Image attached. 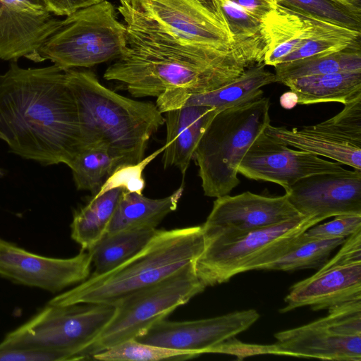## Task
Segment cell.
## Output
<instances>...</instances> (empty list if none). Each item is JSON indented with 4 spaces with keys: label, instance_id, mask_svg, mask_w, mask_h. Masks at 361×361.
I'll return each mask as SVG.
<instances>
[{
    "label": "cell",
    "instance_id": "6da1fadb",
    "mask_svg": "<svg viewBox=\"0 0 361 361\" xmlns=\"http://www.w3.org/2000/svg\"><path fill=\"white\" fill-rule=\"evenodd\" d=\"M0 140L23 159L70 168L85 145L66 71L10 63L0 74Z\"/></svg>",
    "mask_w": 361,
    "mask_h": 361
},
{
    "label": "cell",
    "instance_id": "7a4b0ae2",
    "mask_svg": "<svg viewBox=\"0 0 361 361\" xmlns=\"http://www.w3.org/2000/svg\"><path fill=\"white\" fill-rule=\"evenodd\" d=\"M262 63L257 39L235 42L228 51L158 44L128 32L123 52L104 73L119 82L134 97L200 94L237 78L248 67Z\"/></svg>",
    "mask_w": 361,
    "mask_h": 361
},
{
    "label": "cell",
    "instance_id": "3957f363",
    "mask_svg": "<svg viewBox=\"0 0 361 361\" xmlns=\"http://www.w3.org/2000/svg\"><path fill=\"white\" fill-rule=\"evenodd\" d=\"M66 75L85 147L104 145L123 164L142 160L151 137L165 122L156 104L116 93L90 71L70 69Z\"/></svg>",
    "mask_w": 361,
    "mask_h": 361
},
{
    "label": "cell",
    "instance_id": "277c9868",
    "mask_svg": "<svg viewBox=\"0 0 361 361\" xmlns=\"http://www.w3.org/2000/svg\"><path fill=\"white\" fill-rule=\"evenodd\" d=\"M204 245L202 226L157 230L137 253L117 267L90 276L48 304L115 306L128 295L153 286L190 264Z\"/></svg>",
    "mask_w": 361,
    "mask_h": 361
},
{
    "label": "cell",
    "instance_id": "5b68a950",
    "mask_svg": "<svg viewBox=\"0 0 361 361\" xmlns=\"http://www.w3.org/2000/svg\"><path fill=\"white\" fill-rule=\"evenodd\" d=\"M270 100L263 96L219 111L207 127L192 160L204 195H228L239 183L238 169L256 137L271 124Z\"/></svg>",
    "mask_w": 361,
    "mask_h": 361
},
{
    "label": "cell",
    "instance_id": "8992f818",
    "mask_svg": "<svg viewBox=\"0 0 361 361\" xmlns=\"http://www.w3.org/2000/svg\"><path fill=\"white\" fill-rule=\"evenodd\" d=\"M128 32L158 44L231 50L235 42L225 18L197 0H119Z\"/></svg>",
    "mask_w": 361,
    "mask_h": 361
},
{
    "label": "cell",
    "instance_id": "52a82bcc",
    "mask_svg": "<svg viewBox=\"0 0 361 361\" xmlns=\"http://www.w3.org/2000/svg\"><path fill=\"white\" fill-rule=\"evenodd\" d=\"M127 36L114 6L104 0L61 20L30 59L49 60L63 71L90 68L117 59L127 46Z\"/></svg>",
    "mask_w": 361,
    "mask_h": 361
},
{
    "label": "cell",
    "instance_id": "ba28073f",
    "mask_svg": "<svg viewBox=\"0 0 361 361\" xmlns=\"http://www.w3.org/2000/svg\"><path fill=\"white\" fill-rule=\"evenodd\" d=\"M320 221L301 217L229 238H204V249L194 262L195 272L207 287L227 282L240 273L259 270Z\"/></svg>",
    "mask_w": 361,
    "mask_h": 361
},
{
    "label": "cell",
    "instance_id": "9c48e42d",
    "mask_svg": "<svg viewBox=\"0 0 361 361\" xmlns=\"http://www.w3.org/2000/svg\"><path fill=\"white\" fill-rule=\"evenodd\" d=\"M115 306L47 304L27 322L6 335L0 346L51 351L67 360H80L82 352L100 334Z\"/></svg>",
    "mask_w": 361,
    "mask_h": 361
},
{
    "label": "cell",
    "instance_id": "30bf717a",
    "mask_svg": "<svg viewBox=\"0 0 361 361\" xmlns=\"http://www.w3.org/2000/svg\"><path fill=\"white\" fill-rule=\"evenodd\" d=\"M206 288L198 278L193 262L163 281L128 295L115 305L113 317L82 352V360L92 359L96 353L136 338Z\"/></svg>",
    "mask_w": 361,
    "mask_h": 361
},
{
    "label": "cell",
    "instance_id": "8fae6325",
    "mask_svg": "<svg viewBox=\"0 0 361 361\" xmlns=\"http://www.w3.org/2000/svg\"><path fill=\"white\" fill-rule=\"evenodd\" d=\"M278 355L361 361V299L328 309V314L274 334Z\"/></svg>",
    "mask_w": 361,
    "mask_h": 361
},
{
    "label": "cell",
    "instance_id": "7c38bea8",
    "mask_svg": "<svg viewBox=\"0 0 361 361\" xmlns=\"http://www.w3.org/2000/svg\"><path fill=\"white\" fill-rule=\"evenodd\" d=\"M334 257L310 277L295 283L284 299V313L310 306L312 310L361 299V230L348 237Z\"/></svg>",
    "mask_w": 361,
    "mask_h": 361
},
{
    "label": "cell",
    "instance_id": "4fadbf2b",
    "mask_svg": "<svg viewBox=\"0 0 361 361\" xmlns=\"http://www.w3.org/2000/svg\"><path fill=\"white\" fill-rule=\"evenodd\" d=\"M345 169L339 162L327 161L305 151L292 149L264 131L250 146L238 171L250 179L276 183L286 192L305 177Z\"/></svg>",
    "mask_w": 361,
    "mask_h": 361
},
{
    "label": "cell",
    "instance_id": "5bb4252c",
    "mask_svg": "<svg viewBox=\"0 0 361 361\" xmlns=\"http://www.w3.org/2000/svg\"><path fill=\"white\" fill-rule=\"evenodd\" d=\"M305 217L287 195L267 197L247 191L216 197L202 226L204 238H229L253 230Z\"/></svg>",
    "mask_w": 361,
    "mask_h": 361
},
{
    "label": "cell",
    "instance_id": "9a60e30c",
    "mask_svg": "<svg viewBox=\"0 0 361 361\" xmlns=\"http://www.w3.org/2000/svg\"><path fill=\"white\" fill-rule=\"evenodd\" d=\"M259 317L257 311L250 309L193 321L171 322L164 319L135 339L199 356L212 353L217 345L245 331Z\"/></svg>",
    "mask_w": 361,
    "mask_h": 361
},
{
    "label": "cell",
    "instance_id": "2e32d148",
    "mask_svg": "<svg viewBox=\"0 0 361 361\" xmlns=\"http://www.w3.org/2000/svg\"><path fill=\"white\" fill-rule=\"evenodd\" d=\"M91 266L89 251L70 258L48 257L0 238V276L18 284L57 293L86 280Z\"/></svg>",
    "mask_w": 361,
    "mask_h": 361
},
{
    "label": "cell",
    "instance_id": "e0dca14e",
    "mask_svg": "<svg viewBox=\"0 0 361 361\" xmlns=\"http://www.w3.org/2000/svg\"><path fill=\"white\" fill-rule=\"evenodd\" d=\"M285 194L305 217L322 221L340 215H361V171L345 169L309 176Z\"/></svg>",
    "mask_w": 361,
    "mask_h": 361
},
{
    "label": "cell",
    "instance_id": "ac0fdd59",
    "mask_svg": "<svg viewBox=\"0 0 361 361\" xmlns=\"http://www.w3.org/2000/svg\"><path fill=\"white\" fill-rule=\"evenodd\" d=\"M60 21L48 10L44 0H1L0 59H30Z\"/></svg>",
    "mask_w": 361,
    "mask_h": 361
},
{
    "label": "cell",
    "instance_id": "d6986e66",
    "mask_svg": "<svg viewBox=\"0 0 361 361\" xmlns=\"http://www.w3.org/2000/svg\"><path fill=\"white\" fill-rule=\"evenodd\" d=\"M260 20L263 63L271 66L310 40L349 30L278 2Z\"/></svg>",
    "mask_w": 361,
    "mask_h": 361
},
{
    "label": "cell",
    "instance_id": "ffe728a7",
    "mask_svg": "<svg viewBox=\"0 0 361 361\" xmlns=\"http://www.w3.org/2000/svg\"><path fill=\"white\" fill-rule=\"evenodd\" d=\"M276 82L275 74L265 68L264 63L246 68L237 78L214 90L200 94H164L157 98L156 105L162 113L189 105H202L217 110L262 97V87Z\"/></svg>",
    "mask_w": 361,
    "mask_h": 361
},
{
    "label": "cell",
    "instance_id": "44dd1931",
    "mask_svg": "<svg viewBox=\"0 0 361 361\" xmlns=\"http://www.w3.org/2000/svg\"><path fill=\"white\" fill-rule=\"evenodd\" d=\"M219 111L207 106L189 105L164 113L166 127L162 152L164 169L175 166L185 175L200 138Z\"/></svg>",
    "mask_w": 361,
    "mask_h": 361
},
{
    "label": "cell",
    "instance_id": "7402d4cb",
    "mask_svg": "<svg viewBox=\"0 0 361 361\" xmlns=\"http://www.w3.org/2000/svg\"><path fill=\"white\" fill-rule=\"evenodd\" d=\"M264 132L286 146L325 157L361 171V146L317 130L312 126L290 130L269 124Z\"/></svg>",
    "mask_w": 361,
    "mask_h": 361
},
{
    "label": "cell",
    "instance_id": "603a6c76",
    "mask_svg": "<svg viewBox=\"0 0 361 361\" xmlns=\"http://www.w3.org/2000/svg\"><path fill=\"white\" fill-rule=\"evenodd\" d=\"M183 190L182 185L167 197L152 199L123 190L106 233L156 228L169 213L177 209Z\"/></svg>",
    "mask_w": 361,
    "mask_h": 361
},
{
    "label": "cell",
    "instance_id": "cb8c5ba5",
    "mask_svg": "<svg viewBox=\"0 0 361 361\" xmlns=\"http://www.w3.org/2000/svg\"><path fill=\"white\" fill-rule=\"evenodd\" d=\"M297 104L336 102L343 104L361 95V71H343L284 80Z\"/></svg>",
    "mask_w": 361,
    "mask_h": 361
},
{
    "label": "cell",
    "instance_id": "d4e9b609",
    "mask_svg": "<svg viewBox=\"0 0 361 361\" xmlns=\"http://www.w3.org/2000/svg\"><path fill=\"white\" fill-rule=\"evenodd\" d=\"M123 190L114 188L92 197L85 206L75 211L71 225V238L81 250H90L106 233Z\"/></svg>",
    "mask_w": 361,
    "mask_h": 361
},
{
    "label": "cell",
    "instance_id": "484cf974",
    "mask_svg": "<svg viewBox=\"0 0 361 361\" xmlns=\"http://www.w3.org/2000/svg\"><path fill=\"white\" fill-rule=\"evenodd\" d=\"M156 228H135L106 233L89 252L94 266L92 276L117 267L141 250L152 239Z\"/></svg>",
    "mask_w": 361,
    "mask_h": 361
},
{
    "label": "cell",
    "instance_id": "4316f807",
    "mask_svg": "<svg viewBox=\"0 0 361 361\" xmlns=\"http://www.w3.org/2000/svg\"><path fill=\"white\" fill-rule=\"evenodd\" d=\"M276 82L302 77L343 71H361L360 47L331 54L312 56L276 65Z\"/></svg>",
    "mask_w": 361,
    "mask_h": 361
},
{
    "label": "cell",
    "instance_id": "83f0119b",
    "mask_svg": "<svg viewBox=\"0 0 361 361\" xmlns=\"http://www.w3.org/2000/svg\"><path fill=\"white\" fill-rule=\"evenodd\" d=\"M302 234L281 255L262 266L259 270L289 271L320 268L328 260L331 252L346 239H312L306 238Z\"/></svg>",
    "mask_w": 361,
    "mask_h": 361
},
{
    "label": "cell",
    "instance_id": "f1b7e54d",
    "mask_svg": "<svg viewBox=\"0 0 361 361\" xmlns=\"http://www.w3.org/2000/svg\"><path fill=\"white\" fill-rule=\"evenodd\" d=\"M121 159L114 157L104 145L87 146L70 166L78 190L90 191L95 195L106 178L120 165Z\"/></svg>",
    "mask_w": 361,
    "mask_h": 361
},
{
    "label": "cell",
    "instance_id": "f546056e",
    "mask_svg": "<svg viewBox=\"0 0 361 361\" xmlns=\"http://www.w3.org/2000/svg\"><path fill=\"white\" fill-rule=\"evenodd\" d=\"M279 4L342 27L360 31L361 8L343 0H276Z\"/></svg>",
    "mask_w": 361,
    "mask_h": 361
},
{
    "label": "cell",
    "instance_id": "4dcf8cb0",
    "mask_svg": "<svg viewBox=\"0 0 361 361\" xmlns=\"http://www.w3.org/2000/svg\"><path fill=\"white\" fill-rule=\"evenodd\" d=\"M197 356L190 352L145 343L133 338L96 353L92 359L102 361H159L185 360Z\"/></svg>",
    "mask_w": 361,
    "mask_h": 361
},
{
    "label": "cell",
    "instance_id": "1f68e13d",
    "mask_svg": "<svg viewBox=\"0 0 361 361\" xmlns=\"http://www.w3.org/2000/svg\"><path fill=\"white\" fill-rule=\"evenodd\" d=\"M312 126L361 146V95L344 104L343 109L336 116Z\"/></svg>",
    "mask_w": 361,
    "mask_h": 361
},
{
    "label": "cell",
    "instance_id": "d6a6232c",
    "mask_svg": "<svg viewBox=\"0 0 361 361\" xmlns=\"http://www.w3.org/2000/svg\"><path fill=\"white\" fill-rule=\"evenodd\" d=\"M164 145L136 164H125L118 166L104 180L97 193L99 196L114 188L142 195L145 187L143 171L146 166L163 152Z\"/></svg>",
    "mask_w": 361,
    "mask_h": 361
},
{
    "label": "cell",
    "instance_id": "836d02e7",
    "mask_svg": "<svg viewBox=\"0 0 361 361\" xmlns=\"http://www.w3.org/2000/svg\"><path fill=\"white\" fill-rule=\"evenodd\" d=\"M235 42L261 35V20L229 0H218Z\"/></svg>",
    "mask_w": 361,
    "mask_h": 361
},
{
    "label": "cell",
    "instance_id": "e575fe53",
    "mask_svg": "<svg viewBox=\"0 0 361 361\" xmlns=\"http://www.w3.org/2000/svg\"><path fill=\"white\" fill-rule=\"evenodd\" d=\"M360 230L361 215H340L329 222L312 226L303 232L302 235L312 239H345Z\"/></svg>",
    "mask_w": 361,
    "mask_h": 361
},
{
    "label": "cell",
    "instance_id": "d590c367",
    "mask_svg": "<svg viewBox=\"0 0 361 361\" xmlns=\"http://www.w3.org/2000/svg\"><path fill=\"white\" fill-rule=\"evenodd\" d=\"M51 360H66V357L55 352L0 346V361Z\"/></svg>",
    "mask_w": 361,
    "mask_h": 361
},
{
    "label": "cell",
    "instance_id": "8d00e7d4",
    "mask_svg": "<svg viewBox=\"0 0 361 361\" xmlns=\"http://www.w3.org/2000/svg\"><path fill=\"white\" fill-rule=\"evenodd\" d=\"M233 338L228 339L217 345L212 350V353L232 354L242 356L243 358L257 354L278 355L274 344L269 345L245 344Z\"/></svg>",
    "mask_w": 361,
    "mask_h": 361
},
{
    "label": "cell",
    "instance_id": "74e56055",
    "mask_svg": "<svg viewBox=\"0 0 361 361\" xmlns=\"http://www.w3.org/2000/svg\"><path fill=\"white\" fill-rule=\"evenodd\" d=\"M104 0H44L48 10L54 16H68L80 9Z\"/></svg>",
    "mask_w": 361,
    "mask_h": 361
},
{
    "label": "cell",
    "instance_id": "f35d334b",
    "mask_svg": "<svg viewBox=\"0 0 361 361\" xmlns=\"http://www.w3.org/2000/svg\"><path fill=\"white\" fill-rule=\"evenodd\" d=\"M240 6L244 10L262 19L277 3L276 0H229Z\"/></svg>",
    "mask_w": 361,
    "mask_h": 361
},
{
    "label": "cell",
    "instance_id": "ab89813d",
    "mask_svg": "<svg viewBox=\"0 0 361 361\" xmlns=\"http://www.w3.org/2000/svg\"><path fill=\"white\" fill-rule=\"evenodd\" d=\"M205 7L209 8L210 11L218 15L219 16L224 18V15L221 12L218 0H197Z\"/></svg>",
    "mask_w": 361,
    "mask_h": 361
},
{
    "label": "cell",
    "instance_id": "60d3db41",
    "mask_svg": "<svg viewBox=\"0 0 361 361\" xmlns=\"http://www.w3.org/2000/svg\"><path fill=\"white\" fill-rule=\"evenodd\" d=\"M286 94L288 97H286V99L283 97H281V105L285 106V105L287 104L286 106V108L292 107L293 106L290 102H291V103L295 106V104H297V97H296L295 94L294 93H293L291 91H290V92H286Z\"/></svg>",
    "mask_w": 361,
    "mask_h": 361
},
{
    "label": "cell",
    "instance_id": "b9f144b4",
    "mask_svg": "<svg viewBox=\"0 0 361 361\" xmlns=\"http://www.w3.org/2000/svg\"><path fill=\"white\" fill-rule=\"evenodd\" d=\"M349 3H352L357 5H360V0H343Z\"/></svg>",
    "mask_w": 361,
    "mask_h": 361
},
{
    "label": "cell",
    "instance_id": "7bdbcfd3",
    "mask_svg": "<svg viewBox=\"0 0 361 361\" xmlns=\"http://www.w3.org/2000/svg\"><path fill=\"white\" fill-rule=\"evenodd\" d=\"M6 174V171L1 168H0V178L4 177Z\"/></svg>",
    "mask_w": 361,
    "mask_h": 361
},
{
    "label": "cell",
    "instance_id": "ee69618b",
    "mask_svg": "<svg viewBox=\"0 0 361 361\" xmlns=\"http://www.w3.org/2000/svg\"><path fill=\"white\" fill-rule=\"evenodd\" d=\"M1 6V0H0V8Z\"/></svg>",
    "mask_w": 361,
    "mask_h": 361
}]
</instances>
